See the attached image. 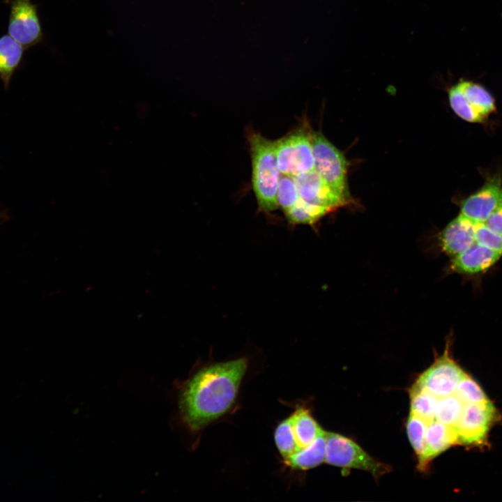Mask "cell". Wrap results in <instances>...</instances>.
<instances>
[{
    "label": "cell",
    "mask_w": 502,
    "mask_h": 502,
    "mask_svg": "<svg viewBox=\"0 0 502 502\" xmlns=\"http://www.w3.org/2000/svg\"><path fill=\"white\" fill-rule=\"evenodd\" d=\"M314 169L330 188L349 201L347 184V162L343 154L321 133L311 132Z\"/></svg>",
    "instance_id": "5b68a950"
},
{
    "label": "cell",
    "mask_w": 502,
    "mask_h": 502,
    "mask_svg": "<svg viewBox=\"0 0 502 502\" xmlns=\"http://www.w3.org/2000/svg\"><path fill=\"white\" fill-rule=\"evenodd\" d=\"M292 177L300 197L310 204L333 211L347 203L330 188L314 169Z\"/></svg>",
    "instance_id": "30bf717a"
},
{
    "label": "cell",
    "mask_w": 502,
    "mask_h": 502,
    "mask_svg": "<svg viewBox=\"0 0 502 502\" xmlns=\"http://www.w3.org/2000/svg\"><path fill=\"white\" fill-rule=\"evenodd\" d=\"M411 413H413L427 423L435 420V409L439 397L415 383L409 390Z\"/></svg>",
    "instance_id": "ac0fdd59"
},
{
    "label": "cell",
    "mask_w": 502,
    "mask_h": 502,
    "mask_svg": "<svg viewBox=\"0 0 502 502\" xmlns=\"http://www.w3.org/2000/svg\"><path fill=\"white\" fill-rule=\"evenodd\" d=\"M476 226L477 223L459 214L441 234L443 251L454 257L467 250L476 242Z\"/></svg>",
    "instance_id": "8fae6325"
},
{
    "label": "cell",
    "mask_w": 502,
    "mask_h": 502,
    "mask_svg": "<svg viewBox=\"0 0 502 502\" xmlns=\"http://www.w3.org/2000/svg\"><path fill=\"white\" fill-rule=\"evenodd\" d=\"M448 98L451 108L455 113L466 121L480 123L485 119L469 104L459 83L450 87L448 91Z\"/></svg>",
    "instance_id": "44dd1931"
},
{
    "label": "cell",
    "mask_w": 502,
    "mask_h": 502,
    "mask_svg": "<svg viewBox=\"0 0 502 502\" xmlns=\"http://www.w3.org/2000/svg\"><path fill=\"white\" fill-rule=\"evenodd\" d=\"M496 410L491 402L464 404L461 417L455 427L458 443H482L495 417Z\"/></svg>",
    "instance_id": "ba28073f"
},
{
    "label": "cell",
    "mask_w": 502,
    "mask_h": 502,
    "mask_svg": "<svg viewBox=\"0 0 502 502\" xmlns=\"http://www.w3.org/2000/svg\"><path fill=\"white\" fill-rule=\"evenodd\" d=\"M476 241L502 254V235L492 231L483 223L477 224Z\"/></svg>",
    "instance_id": "484cf974"
},
{
    "label": "cell",
    "mask_w": 502,
    "mask_h": 502,
    "mask_svg": "<svg viewBox=\"0 0 502 502\" xmlns=\"http://www.w3.org/2000/svg\"><path fill=\"white\" fill-rule=\"evenodd\" d=\"M464 404L454 395L439 399L435 409V420L455 427L462 413Z\"/></svg>",
    "instance_id": "ffe728a7"
},
{
    "label": "cell",
    "mask_w": 502,
    "mask_h": 502,
    "mask_svg": "<svg viewBox=\"0 0 502 502\" xmlns=\"http://www.w3.org/2000/svg\"><path fill=\"white\" fill-rule=\"evenodd\" d=\"M292 429L300 449L310 445L324 430L308 409L298 407L291 414Z\"/></svg>",
    "instance_id": "2e32d148"
},
{
    "label": "cell",
    "mask_w": 502,
    "mask_h": 502,
    "mask_svg": "<svg viewBox=\"0 0 502 502\" xmlns=\"http://www.w3.org/2000/svg\"><path fill=\"white\" fill-rule=\"evenodd\" d=\"M311 130L301 127L274 141L282 174L294 176L314 169Z\"/></svg>",
    "instance_id": "3957f363"
},
{
    "label": "cell",
    "mask_w": 502,
    "mask_h": 502,
    "mask_svg": "<svg viewBox=\"0 0 502 502\" xmlns=\"http://www.w3.org/2000/svg\"><path fill=\"white\" fill-rule=\"evenodd\" d=\"M298 198L299 194L293 177L281 174L277 190L279 207L284 213L296 204Z\"/></svg>",
    "instance_id": "d4e9b609"
},
{
    "label": "cell",
    "mask_w": 502,
    "mask_h": 502,
    "mask_svg": "<svg viewBox=\"0 0 502 502\" xmlns=\"http://www.w3.org/2000/svg\"><path fill=\"white\" fill-rule=\"evenodd\" d=\"M483 224L492 231L502 235V204L489 215Z\"/></svg>",
    "instance_id": "4316f807"
},
{
    "label": "cell",
    "mask_w": 502,
    "mask_h": 502,
    "mask_svg": "<svg viewBox=\"0 0 502 502\" xmlns=\"http://www.w3.org/2000/svg\"><path fill=\"white\" fill-rule=\"evenodd\" d=\"M502 204V185L499 178H492L478 191L464 199L460 214L480 224Z\"/></svg>",
    "instance_id": "9c48e42d"
},
{
    "label": "cell",
    "mask_w": 502,
    "mask_h": 502,
    "mask_svg": "<svg viewBox=\"0 0 502 502\" xmlns=\"http://www.w3.org/2000/svg\"><path fill=\"white\" fill-rule=\"evenodd\" d=\"M501 254L476 241L467 250L452 257L451 268L464 274L482 273L496 264Z\"/></svg>",
    "instance_id": "4fadbf2b"
},
{
    "label": "cell",
    "mask_w": 502,
    "mask_h": 502,
    "mask_svg": "<svg viewBox=\"0 0 502 502\" xmlns=\"http://www.w3.org/2000/svg\"><path fill=\"white\" fill-rule=\"evenodd\" d=\"M248 366V360L243 357L199 370L180 393L178 406L184 424L197 432L229 411Z\"/></svg>",
    "instance_id": "6da1fadb"
},
{
    "label": "cell",
    "mask_w": 502,
    "mask_h": 502,
    "mask_svg": "<svg viewBox=\"0 0 502 502\" xmlns=\"http://www.w3.org/2000/svg\"><path fill=\"white\" fill-rule=\"evenodd\" d=\"M464 373L450 356L447 344L443 355L418 376L415 384L441 398L454 394Z\"/></svg>",
    "instance_id": "52a82bcc"
},
{
    "label": "cell",
    "mask_w": 502,
    "mask_h": 502,
    "mask_svg": "<svg viewBox=\"0 0 502 502\" xmlns=\"http://www.w3.org/2000/svg\"><path fill=\"white\" fill-rule=\"evenodd\" d=\"M454 395L464 404L490 402L481 387L466 373H464L459 380Z\"/></svg>",
    "instance_id": "603a6c76"
},
{
    "label": "cell",
    "mask_w": 502,
    "mask_h": 502,
    "mask_svg": "<svg viewBox=\"0 0 502 502\" xmlns=\"http://www.w3.org/2000/svg\"><path fill=\"white\" fill-rule=\"evenodd\" d=\"M325 456L326 438L324 431L310 445L284 459L285 464L294 469L307 470L325 462Z\"/></svg>",
    "instance_id": "9a60e30c"
},
{
    "label": "cell",
    "mask_w": 502,
    "mask_h": 502,
    "mask_svg": "<svg viewBox=\"0 0 502 502\" xmlns=\"http://www.w3.org/2000/svg\"><path fill=\"white\" fill-rule=\"evenodd\" d=\"M252 159V182L259 208L265 213L277 210L279 170L274 141L257 132L248 137Z\"/></svg>",
    "instance_id": "7a4b0ae2"
},
{
    "label": "cell",
    "mask_w": 502,
    "mask_h": 502,
    "mask_svg": "<svg viewBox=\"0 0 502 502\" xmlns=\"http://www.w3.org/2000/svg\"><path fill=\"white\" fill-rule=\"evenodd\" d=\"M458 443L456 429L436 420L427 425L423 456L418 462V469L425 471L429 462L452 445Z\"/></svg>",
    "instance_id": "7c38bea8"
},
{
    "label": "cell",
    "mask_w": 502,
    "mask_h": 502,
    "mask_svg": "<svg viewBox=\"0 0 502 502\" xmlns=\"http://www.w3.org/2000/svg\"><path fill=\"white\" fill-rule=\"evenodd\" d=\"M331 211L329 208L310 204L299 196L296 204L284 213L291 224L313 225Z\"/></svg>",
    "instance_id": "d6986e66"
},
{
    "label": "cell",
    "mask_w": 502,
    "mask_h": 502,
    "mask_svg": "<svg viewBox=\"0 0 502 502\" xmlns=\"http://www.w3.org/2000/svg\"><path fill=\"white\" fill-rule=\"evenodd\" d=\"M274 439L276 447L284 459L299 450L292 429L291 415L278 424Z\"/></svg>",
    "instance_id": "7402d4cb"
},
{
    "label": "cell",
    "mask_w": 502,
    "mask_h": 502,
    "mask_svg": "<svg viewBox=\"0 0 502 502\" xmlns=\"http://www.w3.org/2000/svg\"><path fill=\"white\" fill-rule=\"evenodd\" d=\"M458 83L469 104L484 119L495 111L494 99L483 86L463 79Z\"/></svg>",
    "instance_id": "e0dca14e"
},
{
    "label": "cell",
    "mask_w": 502,
    "mask_h": 502,
    "mask_svg": "<svg viewBox=\"0 0 502 502\" xmlns=\"http://www.w3.org/2000/svg\"><path fill=\"white\" fill-rule=\"evenodd\" d=\"M427 424L425 420L410 413L406 423V432L418 462L421 460L425 450V436Z\"/></svg>",
    "instance_id": "cb8c5ba5"
},
{
    "label": "cell",
    "mask_w": 502,
    "mask_h": 502,
    "mask_svg": "<svg viewBox=\"0 0 502 502\" xmlns=\"http://www.w3.org/2000/svg\"><path fill=\"white\" fill-rule=\"evenodd\" d=\"M325 462L343 468L360 469L378 478L390 472V467L378 462L352 440L336 433L325 431Z\"/></svg>",
    "instance_id": "277c9868"
},
{
    "label": "cell",
    "mask_w": 502,
    "mask_h": 502,
    "mask_svg": "<svg viewBox=\"0 0 502 502\" xmlns=\"http://www.w3.org/2000/svg\"><path fill=\"white\" fill-rule=\"evenodd\" d=\"M8 33L24 49L43 41V33L37 5L31 0H12Z\"/></svg>",
    "instance_id": "8992f818"
},
{
    "label": "cell",
    "mask_w": 502,
    "mask_h": 502,
    "mask_svg": "<svg viewBox=\"0 0 502 502\" xmlns=\"http://www.w3.org/2000/svg\"><path fill=\"white\" fill-rule=\"evenodd\" d=\"M24 47L9 35L0 37V79L5 89H8L10 79L20 65Z\"/></svg>",
    "instance_id": "5bb4252c"
}]
</instances>
